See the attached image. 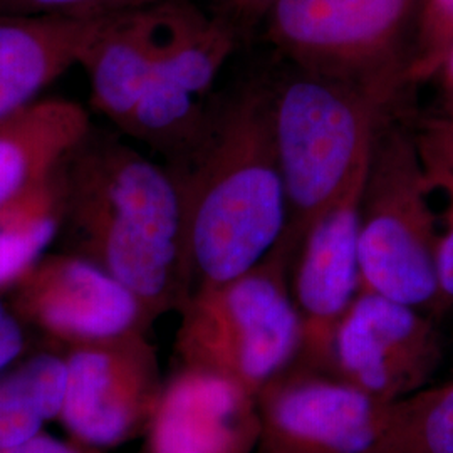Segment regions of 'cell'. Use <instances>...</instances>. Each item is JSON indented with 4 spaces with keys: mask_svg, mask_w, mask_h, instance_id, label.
<instances>
[{
    "mask_svg": "<svg viewBox=\"0 0 453 453\" xmlns=\"http://www.w3.org/2000/svg\"><path fill=\"white\" fill-rule=\"evenodd\" d=\"M165 165L179 188L194 291L245 274L279 243L288 207L273 84L215 95L192 142Z\"/></svg>",
    "mask_w": 453,
    "mask_h": 453,
    "instance_id": "1",
    "label": "cell"
},
{
    "mask_svg": "<svg viewBox=\"0 0 453 453\" xmlns=\"http://www.w3.org/2000/svg\"><path fill=\"white\" fill-rule=\"evenodd\" d=\"M368 453H453V381L395 400Z\"/></svg>",
    "mask_w": 453,
    "mask_h": 453,
    "instance_id": "19",
    "label": "cell"
},
{
    "mask_svg": "<svg viewBox=\"0 0 453 453\" xmlns=\"http://www.w3.org/2000/svg\"><path fill=\"white\" fill-rule=\"evenodd\" d=\"M61 196L54 179L35 183L0 209V296L48 254L61 234Z\"/></svg>",
    "mask_w": 453,
    "mask_h": 453,
    "instance_id": "18",
    "label": "cell"
},
{
    "mask_svg": "<svg viewBox=\"0 0 453 453\" xmlns=\"http://www.w3.org/2000/svg\"><path fill=\"white\" fill-rule=\"evenodd\" d=\"M413 138L426 185L445 196V230L438 252L440 291L432 316L453 309V123L445 116H428L415 123Z\"/></svg>",
    "mask_w": 453,
    "mask_h": 453,
    "instance_id": "20",
    "label": "cell"
},
{
    "mask_svg": "<svg viewBox=\"0 0 453 453\" xmlns=\"http://www.w3.org/2000/svg\"><path fill=\"white\" fill-rule=\"evenodd\" d=\"M153 12L157 58L123 134L153 148L166 162L200 130L217 76L241 42L219 17L205 14L192 0H160Z\"/></svg>",
    "mask_w": 453,
    "mask_h": 453,
    "instance_id": "7",
    "label": "cell"
},
{
    "mask_svg": "<svg viewBox=\"0 0 453 453\" xmlns=\"http://www.w3.org/2000/svg\"><path fill=\"white\" fill-rule=\"evenodd\" d=\"M385 114L372 134L359 198V292L417 309L437 304L441 232L413 130Z\"/></svg>",
    "mask_w": 453,
    "mask_h": 453,
    "instance_id": "4",
    "label": "cell"
},
{
    "mask_svg": "<svg viewBox=\"0 0 453 453\" xmlns=\"http://www.w3.org/2000/svg\"><path fill=\"white\" fill-rule=\"evenodd\" d=\"M453 52V0H418L406 82L438 78Z\"/></svg>",
    "mask_w": 453,
    "mask_h": 453,
    "instance_id": "21",
    "label": "cell"
},
{
    "mask_svg": "<svg viewBox=\"0 0 453 453\" xmlns=\"http://www.w3.org/2000/svg\"><path fill=\"white\" fill-rule=\"evenodd\" d=\"M7 294L20 323L65 349L153 326L130 289L74 252L46 254Z\"/></svg>",
    "mask_w": 453,
    "mask_h": 453,
    "instance_id": "10",
    "label": "cell"
},
{
    "mask_svg": "<svg viewBox=\"0 0 453 453\" xmlns=\"http://www.w3.org/2000/svg\"><path fill=\"white\" fill-rule=\"evenodd\" d=\"M61 234L130 289L150 323L194 291L177 183L166 165L91 125L58 166ZM59 234V235H61Z\"/></svg>",
    "mask_w": 453,
    "mask_h": 453,
    "instance_id": "2",
    "label": "cell"
},
{
    "mask_svg": "<svg viewBox=\"0 0 453 453\" xmlns=\"http://www.w3.org/2000/svg\"><path fill=\"white\" fill-rule=\"evenodd\" d=\"M160 0H0L2 16L96 19L146 9Z\"/></svg>",
    "mask_w": 453,
    "mask_h": 453,
    "instance_id": "22",
    "label": "cell"
},
{
    "mask_svg": "<svg viewBox=\"0 0 453 453\" xmlns=\"http://www.w3.org/2000/svg\"><path fill=\"white\" fill-rule=\"evenodd\" d=\"M103 19L0 14V123L78 65Z\"/></svg>",
    "mask_w": 453,
    "mask_h": 453,
    "instance_id": "14",
    "label": "cell"
},
{
    "mask_svg": "<svg viewBox=\"0 0 453 453\" xmlns=\"http://www.w3.org/2000/svg\"><path fill=\"white\" fill-rule=\"evenodd\" d=\"M273 108L288 207L274 249L294 262L311 226L365 168L378 123L395 110L351 84L297 69L273 84Z\"/></svg>",
    "mask_w": 453,
    "mask_h": 453,
    "instance_id": "3",
    "label": "cell"
},
{
    "mask_svg": "<svg viewBox=\"0 0 453 453\" xmlns=\"http://www.w3.org/2000/svg\"><path fill=\"white\" fill-rule=\"evenodd\" d=\"M256 398L260 434L254 453H368L393 403L299 365L275 376Z\"/></svg>",
    "mask_w": 453,
    "mask_h": 453,
    "instance_id": "9",
    "label": "cell"
},
{
    "mask_svg": "<svg viewBox=\"0 0 453 453\" xmlns=\"http://www.w3.org/2000/svg\"><path fill=\"white\" fill-rule=\"evenodd\" d=\"M65 359L59 420L69 437L106 450L150 432L166 381L148 333L71 346Z\"/></svg>",
    "mask_w": 453,
    "mask_h": 453,
    "instance_id": "8",
    "label": "cell"
},
{
    "mask_svg": "<svg viewBox=\"0 0 453 453\" xmlns=\"http://www.w3.org/2000/svg\"><path fill=\"white\" fill-rule=\"evenodd\" d=\"M65 391V355L39 353L0 372V449L19 445L59 420Z\"/></svg>",
    "mask_w": 453,
    "mask_h": 453,
    "instance_id": "17",
    "label": "cell"
},
{
    "mask_svg": "<svg viewBox=\"0 0 453 453\" xmlns=\"http://www.w3.org/2000/svg\"><path fill=\"white\" fill-rule=\"evenodd\" d=\"M153 5L103 19L78 65L86 73L91 104L123 133L130 123L157 58Z\"/></svg>",
    "mask_w": 453,
    "mask_h": 453,
    "instance_id": "15",
    "label": "cell"
},
{
    "mask_svg": "<svg viewBox=\"0 0 453 453\" xmlns=\"http://www.w3.org/2000/svg\"><path fill=\"white\" fill-rule=\"evenodd\" d=\"M0 453H104V450L84 445L81 441H76L74 438L61 440L42 432L37 437L22 441L19 445L4 447L0 449Z\"/></svg>",
    "mask_w": 453,
    "mask_h": 453,
    "instance_id": "25",
    "label": "cell"
},
{
    "mask_svg": "<svg viewBox=\"0 0 453 453\" xmlns=\"http://www.w3.org/2000/svg\"><path fill=\"white\" fill-rule=\"evenodd\" d=\"M292 262L273 249L256 267L196 288L177 311L181 370L209 372L257 396L301 351V323L288 286Z\"/></svg>",
    "mask_w": 453,
    "mask_h": 453,
    "instance_id": "5",
    "label": "cell"
},
{
    "mask_svg": "<svg viewBox=\"0 0 453 453\" xmlns=\"http://www.w3.org/2000/svg\"><path fill=\"white\" fill-rule=\"evenodd\" d=\"M435 323L420 309L357 292L334 340L333 374L376 400L425 388L441 363Z\"/></svg>",
    "mask_w": 453,
    "mask_h": 453,
    "instance_id": "11",
    "label": "cell"
},
{
    "mask_svg": "<svg viewBox=\"0 0 453 453\" xmlns=\"http://www.w3.org/2000/svg\"><path fill=\"white\" fill-rule=\"evenodd\" d=\"M438 80L441 81L443 91H452L453 89V52L449 58V61L443 65L441 73L438 74Z\"/></svg>",
    "mask_w": 453,
    "mask_h": 453,
    "instance_id": "26",
    "label": "cell"
},
{
    "mask_svg": "<svg viewBox=\"0 0 453 453\" xmlns=\"http://www.w3.org/2000/svg\"><path fill=\"white\" fill-rule=\"evenodd\" d=\"M259 434L256 395L220 376L180 370L146 435L148 453H254Z\"/></svg>",
    "mask_w": 453,
    "mask_h": 453,
    "instance_id": "13",
    "label": "cell"
},
{
    "mask_svg": "<svg viewBox=\"0 0 453 453\" xmlns=\"http://www.w3.org/2000/svg\"><path fill=\"white\" fill-rule=\"evenodd\" d=\"M453 123V89L443 91V113Z\"/></svg>",
    "mask_w": 453,
    "mask_h": 453,
    "instance_id": "27",
    "label": "cell"
},
{
    "mask_svg": "<svg viewBox=\"0 0 453 453\" xmlns=\"http://www.w3.org/2000/svg\"><path fill=\"white\" fill-rule=\"evenodd\" d=\"M418 0H277L264 37L294 69L346 82L396 110Z\"/></svg>",
    "mask_w": 453,
    "mask_h": 453,
    "instance_id": "6",
    "label": "cell"
},
{
    "mask_svg": "<svg viewBox=\"0 0 453 453\" xmlns=\"http://www.w3.org/2000/svg\"><path fill=\"white\" fill-rule=\"evenodd\" d=\"M179 453H198V452H179Z\"/></svg>",
    "mask_w": 453,
    "mask_h": 453,
    "instance_id": "28",
    "label": "cell"
},
{
    "mask_svg": "<svg viewBox=\"0 0 453 453\" xmlns=\"http://www.w3.org/2000/svg\"><path fill=\"white\" fill-rule=\"evenodd\" d=\"M365 175L366 165L311 226L294 259L292 301L301 323L297 365L314 372L333 374L336 333L359 292L357 234Z\"/></svg>",
    "mask_w": 453,
    "mask_h": 453,
    "instance_id": "12",
    "label": "cell"
},
{
    "mask_svg": "<svg viewBox=\"0 0 453 453\" xmlns=\"http://www.w3.org/2000/svg\"><path fill=\"white\" fill-rule=\"evenodd\" d=\"M91 119L65 99L35 101L0 123V209L17 195L48 179L76 145Z\"/></svg>",
    "mask_w": 453,
    "mask_h": 453,
    "instance_id": "16",
    "label": "cell"
},
{
    "mask_svg": "<svg viewBox=\"0 0 453 453\" xmlns=\"http://www.w3.org/2000/svg\"><path fill=\"white\" fill-rule=\"evenodd\" d=\"M275 2L277 0H213L211 14L226 24L243 44L264 24Z\"/></svg>",
    "mask_w": 453,
    "mask_h": 453,
    "instance_id": "23",
    "label": "cell"
},
{
    "mask_svg": "<svg viewBox=\"0 0 453 453\" xmlns=\"http://www.w3.org/2000/svg\"><path fill=\"white\" fill-rule=\"evenodd\" d=\"M26 349V326L0 296V372L12 366Z\"/></svg>",
    "mask_w": 453,
    "mask_h": 453,
    "instance_id": "24",
    "label": "cell"
}]
</instances>
